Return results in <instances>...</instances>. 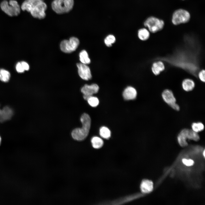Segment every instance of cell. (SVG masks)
Wrapping results in <instances>:
<instances>
[{
  "label": "cell",
  "mask_w": 205,
  "mask_h": 205,
  "mask_svg": "<svg viewBox=\"0 0 205 205\" xmlns=\"http://www.w3.org/2000/svg\"><path fill=\"white\" fill-rule=\"evenodd\" d=\"M79 60L81 63L87 64L91 62V60L89 58L87 52L85 50H82L79 54Z\"/></svg>",
  "instance_id": "18"
},
{
  "label": "cell",
  "mask_w": 205,
  "mask_h": 205,
  "mask_svg": "<svg viewBox=\"0 0 205 205\" xmlns=\"http://www.w3.org/2000/svg\"><path fill=\"white\" fill-rule=\"evenodd\" d=\"M0 6L2 11L11 17L17 16L20 12V6L15 0H10L9 2L3 0L1 3Z\"/></svg>",
  "instance_id": "2"
},
{
  "label": "cell",
  "mask_w": 205,
  "mask_h": 205,
  "mask_svg": "<svg viewBox=\"0 0 205 205\" xmlns=\"http://www.w3.org/2000/svg\"><path fill=\"white\" fill-rule=\"evenodd\" d=\"M87 101L89 104L93 107L97 106L99 103V100L97 98L93 96L89 97Z\"/></svg>",
  "instance_id": "26"
},
{
  "label": "cell",
  "mask_w": 205,
  "mask_h": 205,
  "mask_svg": "<svg viewBox=\"0 0 205 205\" xmlns=\"http://www.w3.org/2000/svg\"><path fill=\"white\" fill-rule=\"evenodd\" d=\"M162 97L164 101L172 108L177 104L172 91L169 89L164 90L162 93Z\"/></svg>",
  "instance_id": "9"
},
{
  "label": "cell",
  "mask_w": 205,
  "mask_h": 205,
  "mask_svg": "<svg viewBox=\"0 0 205 205\" xmlns=\"http://www.w3.org/2000/svg\"><path fill=\"white\" fill-rule=\"evenodd\" d=\"M116 38L113 35L109 34L105 38L104 42L106 45L108 47L111 46L116 41Z\"/></svg>",
  "instance_id": "24"
},
{
  "label": "cell",
  "mask_w": 205,
  "mask_h": 205,
  "mask_svg": "<svg viewBox=\"0 0 205 205\" xmlns=\"http://www.w3.org/2000/svg\"><path fill=\"white\" fill-rule=\"evenodd\" d=\"M91 142L93 147L95 148L98 149L101 147L103 145V142L100 138L95 136L91 139Z\"/></svg>",
  "instance_id": "19"
},
{
  "label": "cell",
  "mask_w": 205,
  "mask_h": 205,
  "mask_svg": "<svg viewBox=\"0 0 205 205\" xmlns=\"http://www.w3.org/2000/svg\"><path fill=\"white\" fill-rule=\"evenodd\" d=\"M20 63L24 70H28L29 69V66L27 63L24 61H22Z\"/></svg>",
  "instance_id": "30"
},
{
  "label": "cell",
  "mask_w": 205,
  "mask_h": 205,
  "mask_svg": "<svg viewBox=\"0 0 205 205\" xmlns=\"http://www.w3.org/2000/svg\"><path fill=\"white\" fill-rule=\"evenodd\" d=\"M10 74L9 71L3 69H0V80L4 82H7L9 80Z\"/></svg>",
  "instance_id": "20"
},
{
  "label": "cell",
  "mask_w": 205,
  "mask_h": 205,
  "mask_svg": "<svg viewBox=\"0 0 205 205\" xmlns=\"http://www.w3.org/2000/svg\"><path fill=\"white\" fill-rule=\"evenodd\" d=\"M187 139L190 140L198 141L200 139V136L198 133L195 132L192 129H188Z\"/></svg>",
  "instance_id": "22"
},
{
  "label": "cell",
  "mask_w": 205,
  "mask_h": 205,
  "mask_svg": "<svg viewBox=\"0 0 205 205\" xmlns=\"http://www.w3.org/2000/svg\"><path fill=\"white\" fill-rule=\"evenodd\" d=\"M188 130V129L186 128L182 130L177 136L178 142L182 147H185L188 145L186 141Z\"/></svg>",
  "instance_id": "13"
},
{
  "label": "cell",
  "mask_w": 205,
  "mask_h": 205,
  "mask_svg": "<svg viewBox=\"0 0 205 205\" xmlns=\"http://www.w3.org/2000/svg\"><path fill=\"white\" fill-rule=\"evenodd\" d=\"M183 89L186 91H190L193 89L195 86L194 81L190 78H186L184 79L182 83Z\"/></svg>",
  "instance_id": "15"
},
{
  "label": "cell",
  "mask_w": 205,
  "mask_h": 205,
  "mask_svg": "<svg viewBox=\"0 0 205 205\" xmlns=\"http://www.w3.org/2000/svg\"><path fill=\"white\" fill-rule=\"evenodd\" d=\"M99 134L102 137L106 139H108L111 135L110 130L108 128L105 126L102 127L100 128Z\"/></svg>",
  "instance_id": "21"
},
{
  "label": "cell",
  "mask_w": 205,
  "mask_h": 205,
  "mask_svg": "<svg viewBox=\"0 0 205 205\" xmlns=\"http://www.w3.org/2000/svg\"><path fill=\"white\" fill-rule=\"evenodd\" d=\"M1 137H0V144H1Z\"/></svg>",
  "instance_id": "32"
},
{
  "label": "cell",
  "mask_w": 205,
  "mask_h": 205,
  "mask_svg": "<svg viewBox=\"0 0 205 205\" xmlns=\"http://www.w3.org/2000/svg\"><path fill=\"white\" fill-rule=\"evenodd\" d=\"M165 69L163 63L161 61H158L153 62L151 67V71L155 75H159Z\"/></svg>",
  "instance_id": "12"
},
{
  "label": "cell",
  "mask_w": 205,
  "mask_h": 205,
  "mask_svg": "<svg viewBox=\"0 0 205 205\" xmlns=\"http://www.w3.org/2000/svg\"><path fill=\"white\" fill-rule=\"evenodd\" d=\"M79 43L78 38L75 37H71L69 40H64L60 44L61 50L65 53H70L75 51Z\"/></svg>",
  "instance_id": "5"
},
{
  "label": "cell",
  "mask_w": 205,
  "mask_h": 205,
  "mask_svg": "<svg viewBox=\"0 0 205 205\" xmlns=\"http://www.w3.org/2000/svg\"><path fill=\"white\" fill-rule=\"evenodd\" d=\"M16 68L17 71L19 73H22L25 71L20 62H19L17 64Z\"/></svg>",
  "instance_id": "29"
},
{
  "label": "cell",
  "mask_w": 205,
  "mask_h": 205,
  "mask_svg": "<svg viewBox=\"0 0 205 205\" xmlns=\"http://www.w3.org/2000/svg\"><path fill=\"white\" fill-rule=\"evenodd\" d=\"M137 95L136 90L131 86H128L126 88L123 93V97L126 100L134 99L136 98Z\"/></svg>",
  "instance_id": "11"
},
{
  "label": "cell",
  "mask_w": 205,
  "mask_h": 205,
  "mask_svg": "<svg viewBox=\"0 0 205 205\" xmlns=\"http://www.w3.org/2000/svg\"><path fill=\"white\" fill-rule=\"evenodd\" d=\"M44 0H25L22 3L21 9L22 11H26L28 12L32 6L37 2Z\"/></svg>",
  "instance_id": "16"
},
{
  "label": "cell",
  "mask_w": 205,
  "mask_h": 205,
  "mask_svg": "<svg viewBox=\"0 0 205 205\" xmlns=\"http://www.w3.org/2000/svg\"><path fill=\"white\" fill-rule=\"evenodd\" d=\"M80 120L82 124L81 128H76L71 132L72 138L78 141L82 140L88 136L91 125V119L89 115L84 113L81 116Z\"/></svg>",
  "instance_id": "1"
},
{
  "label": "cell",
  "mask_w": 205,
  "mask_h": 205,
  "mask_svg": "<svg viewBox=\"0 0 205 205\" xmlns=\"http://www.w3.org/2000/svg\"><path fill=\"white\" fill-rule=\"evenodd\" d=\"M144 26L147 27L149 31L155 33L161 30L164 26L163 21L153 17H148L144 23Z\"/></svg>",
  "instance_id": "4"
},
{
  "label": "cell",
  "mask_w": 205,
  "mask_h": 205,
  "mask_svg": "<svg viewBox=\"0 0 205 205\" xmlns=\"http://www.w3.org/2000/svg\"><path fill=\"white\" fill-rule=\"evenodd\" d=\"M78 73L79 76L83 79L88 80L92 78V75L89 67L87 65L82 63L77 64Z\"/></svg>",
  "instance_id": "8"
},
{
  "label": "cell",
  "mask_w": 205,
  "mask_h": 205,
  "mask_svg": "<svg viewBox=\"0 0 205 205\" xmlns=\"http://www.w3.org/2000/svg\"><path fill=\"white\" fill-rule=\"evenodd\" d=\"M99 89V86L96 84H93L90 85L85 84L81 88V91L83 94L84 99L87 100L93 95L97 93Z\"/></svg>",
  "instance_id": "7"
},
{
  "label": "cell",
  "mask_w": 205,
  "mask_h": 205,
  "mask_svg": "<svg viewBox=\"0 0 205 205\" xmlns=\"http://www.w3.org/2000/svg\"><path fill=\"white\" fill-rule=\"evenodd\" d=\"M138 36L139 39L142 41H145L148 39L150 36L149 31L145 28L139 29L138 31Z\"/></svg>",
  "instance_id": "17"
},
{
  "label": "cell",
  "mask_w": 205,
  "mask_h": 205,
  "mask_svg": "<svg viewBox=\"0 0 205 205\" xmlns=\"http://www.w3.org/2000/svg\"><path fill=\"white\" fill-rule=\"evenodd\" d=\"M140 188L142 192L144 193L150 192L153 189V182L148 180H143L141 183Z\"/></svg>",
  "instance_id": "14"
},
{
  "label": "cell",
  "mask_w": 205,
  "mask_h": 205,
  "mask_svg": "<svg viewBox=\"0 0 205 205\" xmlns=\"http://www.w3.org/2000/svg\"><path fill=\"white\" fill-rule=\"evenodd\" d=\"M66 13L70 12L73 8L74 5V0H63Z\"/></svg>",
  "instance_id": "25"
},
{
  "label": "cell",
  "mask_w": 205,
  "mask_h": 205,
  "mask_svg": "<svg viewBox=\"0 0 205 205\" xmlns=\"http://www.w3.org/2000/svg\"><path fill=\"white\" fill-rule=\"evenodd\" d=\"M203 155H204V157H205V150H204V151H203Z\"/></svg>",
  "instance_id": "31"
},
{
  "label": "cell",
  "mask_w": 205,
  "mask_h": 205,
  "mask_svg": "<svg viewBox=\"0 0 205 205\" xmlns=\"http://www.w3.org/2000/svg\"><path fill=\"white\" fill-rule=\"evenodd\" d=\"M190 15L189 13L184 9H180L175 11L172 16V22L175 25L188 22L189 20Z\"/></svg>",
  "instance_id": "6"
},
{
  "label": "cell",
  "mask_w": 205,
  "mask_h": 205,
  "mask_svg": "<svg viewBox=\"0 0 205 205\" xmlns=\"http://www.w3.org/2000/svg\"><path fill=\"white\" fill-rule=\"evenodd\" d=\"M47 6L44 1H39L32 7L29 13L34 18L40 19L44 18L46 16V11Z\"/></svg>",
  "instance_id": "3"
},
{
  "label": "cell",
  "mask_w": 205,
  "mask_h": 205,
  "mask_svg": "<svg viewBox=\"0 0 205 205\" xmlns=\"http://www.w3.org/2000/svg\"><path fill=\"white\" fill-rule=\"evenodd\" d=\"M51 7L57 14H62L66 13L63 0H53L51 3Z\"/></svg>",
  "instance_id": "10"
},
{
  "label": "cell",
  "mask_w": 205,
  "mask_h": 205,
  "mask_svg": "<svg viewBox=\"0 0 205 205\" xmlns=\"http://www.w3.org/2000/svg\"><path fill=\"white\" fill-rule=\"evenodd\" d=\"M192 129L195 132L198 133L203 131L204 129V126L202 122H194L191 125Z\"/></svg>",
  "instance_id": "23"
},
{
  "label": "cell",
  "mask_w": 205,
  "mask_h": 205,
  "mask_svg": "<svg viewBox=\"0 0 205 205\" xmlns=\"http://www.w3.org/2000/svg\"><path fill=\"white\" fill-rule=\"evenodd\" d=\"M198 76L199 79L202 82L205 81V71L202 69L198 73Z\"/></svg>",
  "instance_id": "28"
},
{
  "label": "cell",
  "mask_w": 205,
  "mask_h": 205,
  "mask_svg": "<svg viewBox=\"0 0 205 205\" xmlns=\"http://www.w3.org/2000/svg\"><path fill=\"white\" fill-rule=\"evenodd\" d=\"M183 163L187 166H191L193 165L194 163V161L191 159H183L182 160Z\"/></svg>",
  "instance_id": "27"
}]
</instances>
